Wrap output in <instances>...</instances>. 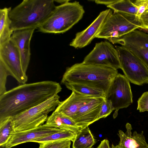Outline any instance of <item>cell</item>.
Here are the masks:
<instances>
[{
	"instance_id": "obj_1",
	"label": "cell",
	"mask_w": 148,
	"mask_h": 148,
	"mask_svg": "<svg viewBox=\"0 0 148 148\" xmlns=\"http://www.w3.org/2000/svg\"><path fill=\"white\" fill-rule=\"evenodd\" d=\"M59 83L46 80L21 84L0 96V123L58 95Z\"/></svg>"
},
{
	"instance_id": "obj_2",
	"label": "cell",
	"mask_w": 148,
	"mask_h": 148,
	"mask_svg": "<svg viewBox=\"0 0 148 148\" xmlns=\"http://www.w3.org/2000/svg\"><path fill=\"white\" fill-rule=\"evenodd\" d=\"M117 69L104 66L76 63L66 68L61 82L65 85L77 84L92 88L106 94Z\"/></svg>"
},
{
	"instance_id": "obj_3",
	"label": "cell",
	"mask_w": 148,
	"mask_h": 148,
	"mask_svg": "<svg viewBox=\"0 0 148 148\" xmlns=\"http://www.w3.org/2000/svg\"><path fill=\"white\" fill-rule=\"evenodd\" d=\"M54 0H24L10 10L11 28L14 31L38 28L56 6Z\"/></svg>"
},
{
	"instance_id": "obj_4",
	"label": "cell",
	"mask_w": 148,
	"mask_h": 148,
	"mask_svg": "<svg viewBox=\"0 0 148 148\" xmlns=\"http://www.w3.org/2000/svg\"><path fill=\"white\" fill-rule=\"evenodd\" d=\"M85 13L79 2L70 1L56 6L49 17L38 28L44 33L60 34L71 28L82 18Z\"/></svg>"
},
{
	"instance_id": "obj_5",
	"label": "cell",
	"mask_w": 148,
	"mask_h": 148,
	"mask_svg": "<svg viewBox=\"0 0 148 148\" xmlns=\"http://www.w3.org/2000/svg\"><path fill=\"white\" fill-rule=\"evenodd\" d=\"M57 95L43 103L11 117L16 132L26 130L42 125L48 118V114L55 110L60 103Z\"/></svg>"
},
{
	"instance_id": "obj_6",
	"label": "cell",
	"mask_w": 148,
	"mask_h": 148,
	"mask_svg": "<svg viewBox=\"0 0 148 148\" xmlns=\"http://www.w3.org/2000/svg\"><path fill=\"white\" fill-rule=\"evenodd\" d=\"M142 27L140 20L135 15L113 12L111 10L96 38H119Z\"/></svg>"
},
{
	"instance_id": "obj_7",
	"label": "cell",
	"mask_w": 148,
	"mask_h": 148,
	"mask_svg": "<svg viewBox=\"0 0 148 148\" xmlns=\"http://www.w3.org/2000/svg\"><path fill=\"white\" fill-rule=\"evenodd\" d=\"M119 55L121 69L131 83L141 85L148 83V69L138 58L121 46H116Z\"/></svg>"
},
{
	"instance_id": "obj_8",
	"label": "cell",
	"mask_w": 148,
	"mask_h": 148,
	"mask_svg": "<svg viewBox=\"0 0 148 148\" xmlns=\"http://www.w3.org/2000/svg\"><path fill=\"white\" fill-rule=\"evenodd\" d=\"M0 63L9 75L21 84H25L28 77L22 69L19 50L11 38L7 42L0 45Z\"/></svg>"
},
{
	"instance_id": "obj_9",
	"label": "cell",
	"mask_w": 148,
	"mask_h": 148,
	"mask_svg": "<svg viewBox=\"0 0 148 148\" xmlns=\"http://www.w3.org/2000/svg\"><path fill=\"white\" fill-rule=\"evenodd\" d=\"M118 44L129 50L140 60L148 69V33L139 29L119 38L108 40Z\"/></svg>"
},
{
	"instance_id": "obj_10",
	"label": "cell",
	"mask_w": 148,
	"mask_h": 148,
	"mask_svg": "<svg viewBox=\"0 0 148 148\" xmlns=\"http://www.w3.org/2000/svg\"><path fill=\"white\" fill-rule=\"evenodd\" d=\"M83 63L121 69L118 51L110 42L95 44L93 49L84 58Z\"/></svg>"
},
{
	"instance_id": "obj_11",
	"label": "cell",
	"mask_w": 148,
	"mask_h": 148,
	"mask_svg": "<svg viewBox=\"0 0 148 148\" xmlns=\"http://www.w3.org/2000/svg\"><path fill=\"white\" fill-rule=\"evenodd\" d=\"M133 95L130 81L125 75L119 73L112 82L106 94L114 110L127 108L133 102Z\"/></svg>"
},
{
	"instance_id": "obj_12",
	"label": "cell",
	"mask_w": 148,
	"mask_h": 148,
	"mask_svg": "<svg viewBox=\"0 0 148 148\" xmlns=\"http://www.w3.org/2000/svg\"><path fill=\"white\" fill-rule=\"evenodd\" d=\"M62 130L50 126L45 124L32 129L15 132L5 145L8 148H11L21 144L32 142L34 140Z\"/></svg>"
},
{
	"instance_id": "obj_13",
	"label": "cell",
	"mask_w": 148,
	"mask_h": 148,
	"mask_svg": "<svg viewBox=\"0 0 148 148\" xmlns=\"http://www.w3.org/2000/svg\"><path fill=\"white\" fill-rule=\"evenodd\" d=\"M111 10L109 8L100 12L88 27L76 34L75 38L70 43V45L75 48H81L89 44L99 32Z\"/></svg>"
},
{
	"instance_id": "obj_14",
	"label": "cell",
	"mask_w": 148,
	"mask_h": 148,
	"mask_svg": "<svg viewBox=\"0 0 148 148\" xmlns=\"http://www.w3.org/2000/svg\"><path fill=\"white\" fill-rule=\"evenodd\" d=\"M105 98H93L82 106L72 119L81 128L88 126L98 120L99 114Z\"/></svg>"
},
{
	"instance_id": "obj_15",
	"label": "cell",
	"mask_w": 148,
	"mask_h": 148,
	"mask_svg": "<svg viewBox=\"0 0 148 148\" xmlns=\"http://www.w3.org/2000/svg\"><path fill=\"white\" fill-rule=\"evenodd\" d=\"M35 29H29L15 30L11 37L19 52L22 69L26 74L30 59V41Z\"/></svg>"
},
{
	"instance_id": "obj_16",
	"label": "cell",
	"mask_w": 148,
	"mask_h": 148,
	"mask_svg": "<svg viewBox=\"0 0 148 148\" xmlns=\"http://www.w3.org/2000/svg\"><path fill=\"white\" fill-rule=\"evenodd\" d=\"M94 98L72 91L70 96L60 101L54 110L61 112L72 119L79 109Z\"/></svg>"
},
{
	"instance_id": "obj_17",
	"label": "cell",
	"mask_w": 148,
	"mask_h": 148,
	"mask_svg": "<svg viewBox=\"0 0 148 148\" xmlns=\"http://www.w3.org/2000/svg\"><path fill=\"white\" fill-rule=\"evenodd\" d=\"M125 127V133L121 130L118 131V134L120 138L119 144L126 148H148V144L146 141L143 131L140 133L135 131L132 134L131 125L127 123Z\"/></svg>"
},
{
	"instance_id": "obj_18",
	"label": "cell",
	"mask_w": 148,
	"mask_h": 148,
	"mask_svg": "<svg viewBox=\"0 0 148 148\" xmlns=\"http://www.w3.org/2000/svg\"><path fill=\"white\" fill-rule=\"evenodd\" d=\"M45 124L50 126L71 131L75 134L82 129L71 118L55 110L48 117Z\"/></svg>"
},
{
	"instance_id": "obj_19",
	"label": "cell",
	"mask_w": 148,
	"mask_h": 148,
	"mask_svg": "<svg viewBox=\"0 0 148 148\" xmlns=\"http://www.w3.org/2000/svg\"><path fill=\"white\" fill-rule=\"evenodd\" d=\"M11 8L0 9V45L10 40L13 32L11 28L9 14Z\"/></svg>"
},
{
	"instance_id": "obj_20",
	"label": "cell",
	"mask_w": 148,
	"mask_h": 148,
	"mask_svg": "<svg viewBox=\"0 0 148 148\" xmlns=\"http://www.w3.org/2000/svg\"><path fill=\"white\" fill-rule=\"evenodd\" d=\"M73 148H91L96 143L88 126L81 129L76 134Z\"/></svg>"
},
{
	"instance_id": "obj_21",
	"label": "cell",
	"mask_w": 148,
	"mask_h": 148,
	"mask_svg": "<svg viewBox=\"0 0 148 148\" xmlns=\"http://www.w3.org/2000/svg\"><path fill=\"white\" fill-rule=\"evenodd\" d=\"M114 12L136 15L138 7L130 0H116L110 5L107 6Z\"/></svg>"
},
{
	"instance_id": "obj_22",
	"label": "cell",
	"mask_w": 148,
	"mask_h": 148,
	"mask_svg": "<svg viewBox=\"0 0 148 148\" xmlns=\"http://www.w3.org/2000/svg\"><path fill=\"white\" fill-rule=\"evenodd\" d=\"M75 135V133L71 131L62 130L60 131L34 140L32 142L40 143L67 140L73 142Z\"/></svg>"
},
{
	"instance_id": "obj_23",
	"label": "cell",
	"mask_w": 148,
	"mask_h": 148,
	"mask_svg": "<svg viewBox=\"0 0 148 148\" xmlns=\"http://www.w3.org/2000/svg\"><path fill=\"white\" fill-rule=\"evenodd\" d=\"M69 89L86 95L94 98H105V94L92 88L77 84H68L65 85Z\"/></svg>"
},
{
	"instance_id": "obj_24",
	"label": "cell",
	"mask_w": 148,
	"mask_h": 148,
	"mask_svg": "<svg viewBox=\"0 0 148 148\" xmlns=\"http://www.w3.org/2000/svg\"><path fill=\"white\" fill-rule=\"evenodd\" d=\"M15 132L11 117L0 123V146L5 145Z\"/></svg>"
},
{
	"instance_id": "obj_25",
	"label": "cell",
	"mask_w": 148,
	"mask_h": 148,
	"mask_svg": "<svg viewBox=\"0 0 148 148\" xmlns=\"http://www.w3.org/2000/svg\"><path fill=\"white\" fill-rule=\"evenodd\" d=\"M71 141L67 140L40 143L39 148H71Z\"/></svg>"
},
{
	"instance_id": "obj_26",
	"label": "cell",
	"mask_w": 148,
	"mask_h": 148,
	"mask_svg": "<svg viewBox=\"0 0 148 148\" xmlns=\"http://www.w3.org/2000/svg\"><path fill=\"white\" fill-rule=\"evenodd\" d=\"M114 110L111 102L105 98L103 101L99 114L98 120L100 119L106 117Z\"/></svg>"
},
{
	"instance_id": "obj_27",
	"label": "cell",
	"mask_w": 148,
	"mask_h": 148,
	"mask_svg": "<svg viewBox=\"0 0 148 148\" xmlns=\"http://www.w3.org/2000/svg\"><path fill=\"white\" fill-rule=\"evenodd\" d=\"M9 75L2 64L0 63V96L7 92L6 84Z\"/></svg>"
},
{
	"instance_id": "obj_28",
	"label": "cell",
	"mask_w": 148,
	"mask_h": 148,
	"mask_svg": "<svg viewBox=\"0 0 148 148\" xmlns=\"http://www.w3.org/2000/svg\"><path fill=\"white\" fill-rule=\"evenodd\" d=\"M137 110L140 112L148 111V92H144L138 101Z\"/></svg>"
},
{
	"instance_id": "obj_29",
	"label": "cell",
	"mask_w": 148,
	"mask_h": 148,
	"mask_svg": "<svg viewBox=\"0 0 148 148\" xmlns=\"http://www.w3.org/2000/svg\"><path fill=\"white\" fill-rule=\"evenodd\" d=\"M138 7L136 17L140 20L142 14L146 11L148 5V0H137L134 2Z\"/></svg>"
},
{
	"instance_id": "obj_30",
	"label": "cell",
	"mask_w": 148,
	"mask_h": 148,
	"mask_svg": "<svg viewBox=\"0 0 148 148\" xmlns=\"http://www.w3.org/2000/svg\"><path fill=\"white\" fill-rule=\"evenodd\" d=\"M140 20L142 25V29L148 30V12H145L141 15Z\"/></svg>"
},
{
	"instance_id": "obj_31",
	"label": "cell",
	"mask_w": 148,
	"mask_h": 148,
	"mask_svg": "<svg viewBox=\"0 0 148 148\" xmlns=\"http://www.w3.org/2000/svg\"><path fill=\"white\" fill-rule=\"evenodd\" d=\"M116 0H96L94 1L97 4H101L106 5L107 6L112 4L116 1Z\"/></svg>"
},
{
	"instance_id": "obj_32",
	"label": "cell",
	"mask_w": 148,
	"mask_h": 148,
	"mask_svg": "<svg viewBox=\"0 0 148 148\" xmlns=\"http://www.w3.org/2000/svg\"><path fill=\"white\" fill-rule=\"evenodd\" d=\"M97 148H111L110 147L108 140L105 139L102 140Z\"/></svg>"
},
{
	"instance_id": "obj_33",
	"label": "cell",
	"mask_w": 148,
	"mask_h": 148,
	"mask_svg": "<svg viewBox=\"0 0 148 148\" xmlns=\"http://www.w3.org/2000/svg\"><path fill=\"white\" fill-rule=\"evenodd\" d=\"M55 2L60 3V4H64L68 1H70V0H54Z\"/></svg>"
},
{
	"instance_id": "obj_34",
	"label": "cell",
	"mask_w": 148,
	"mask_h": 148,
	"mask_svg": "<svg viewBox=\"0 0 148 148\" xmlns=\"http://www.w3.org/2000/svg\"><path fill=\"white\" fill-rule=\"evenodd\" d=\"M111 148H126L124 146L121 145L119 144L118 145H115L112 144L111 146Z\"/></svg>"
},
{
	"instance_id": "obj_35",
	"label": "cell",
	"mask_w": 148,
	"mask_h": 148,
	"mask_svg": "<svg viewBox=\"0 0 148 148\" xmlns=\"http://www.w3.org/2000/svg\"><path fill=\"white\" fill-rule=\"evenodd\" d=\"M139 29L148 33V30L142 28H140Z\"/></svg>"
},
{
	"instance_id": "obj_36",
	"label": "cell",
	"mask_w": 148,
	"mask_h": 148,
	"mask_svg": "<svg viewBox=\"0 0 148 148\" xmlns=\"http://www.w3.org/2000/svg\"><path fill=\"white\" fill-rule=\"evenodd\" d=\"M0 148H8L5 145H2L1 146H0Z\"/></svg>"
},
{
	"instance_id": "obj_37",
	"label": "cell",
	"mask_w": 148,
	"mask_h": 148,
	"mask_svg": "<svg viewBox=\"0 0 148 148\" xmlns=\"http://www.w3.org/2000/svg\"><path fill=\"white\" fill-rule=\"evenodd\" d=\"M145 12H148V5L147 6V9H146V10Z\"/></svg>"
},
{
	"instance_id": "obj_38",
	"label": "cell",
	"mask_w": 148,
	"mask_h": 148,
	"mask_svg": "<svg viewBox=\"0 0 148 148\" xmlns=\"http://www.w3.org/2000/svg\"><path fill=\"white\" fill-rule=\"evenodd\" d=\"M91 148H93V147H92Z\"/></svg>"
},
{
	"instance_id": "obj_39",
	"label": "cell",
	"mask_w": 148,
	"mask_h": 148,
	"mask_svg": "<svg viewBox=\"0 0 148 148\" xmlns=\"http://www.w3.org/2000/svg\"></svg>"
}]
</instances>
